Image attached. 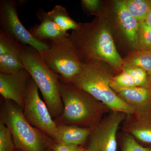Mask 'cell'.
<instances>
[{"label":"cell","mask_w":151,"mask_h":151,"mask_svg":"<svg viewBox=\"0 0 151 151\" xmlns=\"http://www.w3.org/2000/svg\"><path fill=\"white\" fill-rule=\"evenodd\" d=\"M41 53L45 64L60 81L70 84L81 70V63L70 36L50 40Z\"/></svg>","instance_id":"obj_6"},{"label":"cell","mask_w":151,"mask_h":151,"mask_svg":"<svg viewBox=\"0 0 151 151\" xmlns=\"http://www.w3.org/2000/svg\"><path fill=\"white\" fill-rule=\"evenodd\" d=\"M18 5L13 0L0 1V30L24 45L32 47L41 54L48 48V43L39 40L24 27L19 18Z\"/></svg>","instance_id":"obj_9"},{"label":"cell","mask_w":151,"mask_h":151,"mask_svg":"<svg viewBox=\"0 0 151 151\" xmlns=\"http://www.w3.org/2000/svg\"><path fill=\"white\" fill-rule=\"evenodd\" d=\"M50 18L63 31L76 30L80 26V23H77L71 18L66 9L60 5L54 6L51 11L47 12Z\"/></svg>","instance_id":"obj_16"},{"label":"cell","mask_w":151,"mask_h":151,"mask_svg":"<svg viewBox=\"0 0 151 151\" xmlns=\"http://www.w3.org/2000/svg\"><path fill=\"white\" fill-rule=\"evenodd\" d=\"M117 94L125 104L133 109L134 113L151 111V88L135 86Z\"/></svg>","instance_id":"obj_13"},{"label":"cell","mask_w":151,"mask_h":151,"mask_svg":"<svg viewBox=\"0 0 151 151\" xmlns=\"http://www.w3.org/2000/svg\"><path fill=\"white\" fill-rule=\"evenodd\" d=\"M110 86L116 94L125 89L136 86L132 76L123 71L114 76Z\"/></svg>","instance_id":"obj_23"},{"label":"cell","mask_w":151,"mask_h":151,"mask_svg":"<svg viewBox=\"0 0 151 151\" xmlns=\"http://www.w3.org/2000/svg\"><path fill=\"white\" fill-rule=\"evenodd\" d=\"M21 58L25 69L40 90L52 118L60 117L63 105L60 92L58 75L47 65L39 52L32 47L25 45Z\"/></svg>","instance_id":"obj_5"},{"label":"cell","mask_w":151,"mask_h":151,"mask_svg":"<svg viewBox=\"0 0 151 151\" xmlns=\"http://www.w3.org/2000/svg\"><path fill=\"white\" fill-rule=\"evenodd\" d=\"M101 3L99 0H82L81 5L86 13L97 17L101 15Z\"/></svg>","instance_id":"obj_26"},{"label":"cell","mask_w":151,"mask_h":151,"mask_svg":"<svg viewBox=\"0 0 151 151\" xmlns=\"http://www.w3.org/2000/svg\"><path fill=\"white\" fill-rule=\"evenodd\" d=\"M116 21L119 28L127 40L136 48V37L139 22L129 12L125 1H117L115 2Z\"/></svg>","instance_id":"obj_14"},{"label":"cell","mask_w":151,"mask_h":151,"mask_svg":"<svg viewBox=\"0 0 151 151\" xmlns=\"http://www.w3.org/2000/svg\"><path fill=\"white\" fill-rule=\"evenodd\" d=\"M124 65L141 68L147 71L151 77V52L137 50L131 52L123 59Z\"/></svg>","instance_id":"obj_17"},{"label":"cell","mask_w":151,"mask_h":151,"mask_svg":"<svg viewBox=\"0 0 151 151\" xmlns=\"http://www.w3.org/2000/svg\"><path fill=\"white\" fill-rule=\"evenodd\" d=\"M114 71L102 61L82 62L80 72L70 84L90 94L111 111L133 114V109L119 98L110 86L115 76Z\"/></svg>","instance_id":"obj_2"},{"label":"cell","mask_w":151,"mask_h":151,"mask_svg":"<svg viewBox=\"0 0 151 151\" xmlns=\"http://www.w3.org/2000/svg\"><path fill=\"white\" fill-rule=\"evenodd\" d=\"M36 14L40 20V24L32 27L29 31L39 40L47 43L50 40L70 36L60 29L50 18L47 12L42 9H38Z\"/></svg>","instance_id":"obj_12"},{"label":"cell","mask_w":151,"mask_h":151,"mask_svg":"<svg viewBox=\"0 0 151 151\" xmlns=\"http://www.w3.org/2000/svg\"><path fill=\"white\" fill-rule=\"evenodd\" d=\"M136 48L151 50V27L144 21L139 22L136 37Z\"/></svg>","instance_id":"obj_22"},{"label":"cell","mask_w":151,"mask_h":151,"mask_svg":"<svg viewBox=\"0 0 151 151\" xmlns=\"http://www.w3.org/2000/svg\"><path fill=\"white\" fill-rule=\"evenodd\" d=\"M30 74L24 69L12 73H0V94L5 100L12 101L23 110Z\"/></svg>","instance_id":"obj_10"},{"label":"cell","mask_w":151,"mask_h":151,"mask_svg":"<svg viewBox=\"0 0 151 151\" xmlns=\"http://www.w3.org/2000/svg\"><path fill=\"white\" fill-rule=\"evenodd\" d=\"M25 45L10 35L0 30V55L9 54L21 57Z\"/></svg>","instance_id":"obj_18"},{"label":"cell","mask_w":151,"mask_h":151,"mask_svg":"<svg viewBox=\"0 0 151 151\" xmlns=\"http://www.w3.org/2000/svg\"><path fill=\"white\" fill-rule=\"evenodd\" d=\"M125 2L129 12L138 22L145 20L151 7V1L126 0Z\"/></svg>","instance_id":"obj_19"},{"label":"cell","mask_w":151,"mask_h":151,"mask_svg":"<svg viewBox=\"0 0 151 151\" xmlns=\"http://www.w3.org/2000/svg\"><path fill=\"white\" fill-rule=\"evenodd\" d=\"M60 96L63 105L60 118L63 125L83 128L94 127L111 110L88 93L71 84L59 80Z\"/></svg>","instance_id":"obj_3"},{"label":"cell","mask_w":151,"mask_h":151,"mask_svg":"<svg viewBox=\"0 0 151 151\" xmlns=\"http://www.w3.org/2000/svg\"><path fill=\"white\" fill-rule=\"evenodd\" d=\"M38 89L35 82L31 78L26 92L24 115L32 126L57 142L58 138V125L52 119L46 104L40 98Z\"/></svg>","instance_id":"obj_7"},{"label":"cell","mask_w":151,"mask_h":151,"mask_svg":"<svg viewBox=\"0 0 151 151\" xmlns=\"http://www.w3.org/2000/svg\"><path fill=\"white\" fill-rule=\"evenodd\" d=\"M122 71L132 76L136 86L151 88V77L142 68L137 66L124 65Z\"/></svg>","instance_id":"obj_21"},{"label":"cell","mask_w":151,"mask_h":151,"mask_svg":"<svg viewBox=\"0 0 151 151\" xmlns=\"http://www.w3.org/2000/svg\"><path fill=\"white\" fill-rule=\"evenodd\" d=\"M16 103L5 100L1 108V122L9 128L16 148L19 151H46L54 142L34 127Z\"/></svg>","instance_id":"obj_4"},{"label":"cell","mask_w":151,"mask_h":151,"mask_svg":"<svg viewBox=\"0 0 151 151\" xmlns=\"http://www.w3.org/2000/svg\"><path fill=\"white\" fill-rule=\"evenodd\" d=\"M122 124L123 132L139 142L151 145V111L127 115Z\"/></svg>","instance_id":"obj_11"},{"label":"cell","mask_w":151,"mask_h":151,"mask_svg":"<svg viewBox=\"0 0 151 151\" xmlns=\"http://www.w3.org/2000/svg\"><path fill=\"white\" fill-rule=\"evenodd\" d=\"M70 38L81 63L102 61L115 72H122L124 60L116 49L110 25L101 15L90 22L80 23Z\"/></svg>","instance_id":"obj_1"},{"label":"cell","mask_w":151,"mask_h":151,"mask_svg":"<svg viewBox=\"0 0 151 151\" xmlns=\"http://www.w3.org/2000/svg\"><path fill=\"white\" fill-rule=\"evenodd\" d=\"M46 151H52V149L51 147L49 148Z\"/></svg>","instance_id":"obj_29"},{"label":"cell","mask_w":151,"mask_h":151,"mask_svg":"<svg viewBox=\"0 0 151 151\" xmlns=\"http://www.w3.org/2000/svg\"><path fill=\"white\" fill-rule=\"evenodd\" d=\"M82 147L74 144L54 142L52 147V151H81Z\"/></svg>","instance_id":"obj_27"},{"label":"cell","mask_w":151,"mask_h":151,"mask_svg":"<svg viewBox=\"0 0 151 151\" xmlns=\"http://www.w3.org/2000/svg\"></svg>","instance_id":"obj_32"},{"label":"cell","mask_w":151,"mask_h":151,"mask_svg":"<svg viewBox=\"0 0 151 151\" xmlns=\"http://www.w3.org/2000/svg\"><path fill=\"white\" fill-rule=\"evenodd\" d=\"M58 138L55 142L81 146L86 143L91 132V128L75 125L61 124L57 127Z\"/></svg>","instance_id":"obj_15"},{"label":"cell","mask_w":151,"mask_h":151,"mask_svg":"<svg viewBox=\"0 0 151 151\" xmlns=\"http://www.w3.org/2000/svg\"><path fill=\"white\" fill-rule=\"evenodd\" d=\"M14 151H19V150H18V151L15 150Z\"/></svg>","instance_id":"obj_31"},{"label":"cell","mask_w":151,"mask_h":151,"mask_svg":"<svg viewBox=\"0 0 151 151\" xmlns=\"http://www.w3.org/2000/svg\"><path fill=\"white\" fill-rule=\"evenodd\" d=\"M149 26L151 27V7L149 11L148 14L147 15V17L145 20L144 21Z\"/></svg>","instance_id":"obj_28"},{"label":"cell","mask_w":151,"mask_h":151,"mask_svg":"<svg viewBox=\"0 0 151 151\" xmlns=\"http://www.w3.org/2000/svg\"><path fill=\"white\" fill-rule=\"evenodd\" d=\"M15 145L9 128L0 122V151H14Z\"/></svg>","instance_id":"obj_25"},{"label":"cell","mask_w":151,"mask_h":151,"mask_svg":"<svg viewBox=\"0 0 151 151\" xmlns=\"http://www.w3.org/2000/svg\"><path fill=\"white\" fill-rule=\"evenodd\" d=\"M24 68L21 57L9 54L0 55V73H14Z\"/></svg>","instance_id":"obj_20"},{"label":"cell","mask_w":151,"mask_h":151,"mask_svg":"<svg viewBox=\"0 0 151 151\" xmlns=\"http://www.w3.org/2000/svg\"><path fill=\"white\" fill-rule=\"evenodd\" d=\"M81 151H85V149H84V148L83 147H81Z\"/></svg>","instance_id":"obj_30"},{"label":"cell","mask_w":151,"mask_h":151,"mask_svg":"<svg viewBox=\"0 0 151 151\" xmlns=\"http://www.w3.org/2000/svg\"><path fill=\"white\" fill-rule=\"evenodd\" d=\"M122 151H151V147H144L132 135L123 132L121 136Z\"/></svg>","instance_id":"obj_24"},{"label":"cell","mask_w":151,"mask_h":151,"mask_svg":"<svg viewBox=\"0 0 151 151\" xmlns=\"http://www.w3.org/2000/svg\"><path fill=\"white\" fill-rule=\"evenodd\" d=\"M127 114L111 111L91 129L86 151H117L118 131Z\"/></svg>","instance_id":"obj_8"}]
</instances>
